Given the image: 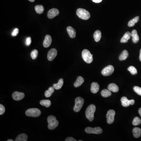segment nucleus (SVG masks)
I'll return each mask as SVG.
<instances>
[{
    "label": "nucleus",
    "mask_w": 141,
    "mask_h": 141,
    "mask_svg": "<svg viewBox=\"0 0 141 141\" xmlns=\"http://www.w3.org/2000/svg\"><path fill=\"white\" fill-rule=\"evenodd\" d=\"M96 109V106L94 104H91L88 107L86 110V117L91 122L93 121L94 118V113Z\"/></svg>",
    "instance_id": "nucleus-1"
},
{
    "label": "nucleus",
    "mask_w": 141,
    "mask_h": 141,
    "mask_svg": "<svg viewBox=\"0 0 141 141\" xmlns=\"http://www.w3.org/2000/svg\"><path fill=\"white\" fill-rule=\"evenodd\" d=\"M77 15L79 18L84 20H87L90 18L89 11L82 8H78L77 11Z\"/></svg>",
    "instance_id": "nucleus-2"
},
{
    "label": "nucleus",
    "mask_w": 141,
    "mask_h": 141,
    "mask_svg": "<svg viewBox=\"0 0 141 141\" xmlns=\"http://www.w3.org/2000/svg\"><path fill=\"white\" fill-rule=\"evenodd\" d=\"M48 128L50 130L55 129L58 125V121L57 120L56 117L53 116L51 115L48 116Z\"/></svg>",
    "instance_id": "nucleus-3"
},
{
    "label": "nucleus",
    "mask_w": 141,
    "mask_h": 141,
    "mask_svg": "<svg viewBox=\"0 0 141 141\" xmlns=\"http://www.w3.org/2000/svg\"><path fill=\"white\" fill-rule=\"evenodd\" d=\"M83 60L87 64H90L93 61V55L87 49H84L81 53Z\"/></svg>",
    "instance_id": "nucleus-4"
},
{
    "label": "nucleus",
    "mask_w": 141,
    "mask_h": 141,
    "mask_svg": "<svg viewBox=\"0 0 141 141\" xmlns=\"http://www.w3.org/2000/svg\"><path fill=\"white\" fill-rule=\"evenodd\" d=\"M41 111L37 108H31L27 109L26 111L27 116L33 117H37L41 115Z\"/></svg>",
    "instance_id": "nucleus-5"
},
{
    "label": "nucleus",
    "mask_w": 141,
    "mask_h": 141,
    "mask_svg": "<svg viewBox=\"0 0 141 141\" xmlns=\"http://www.w3.org/2000/svg\"><path fill=\"white\" fill-rule=\"evenodd\" d=\"M84 103V100L80 97H78L75 99V106L73 110L75 112H78L81 109Z\"/></svg>",
    "instance_id": "nucleus-6"
},
{
    "label": "nucleus",
    "mask_w": 141,
    "mask_h": 141,
    "mask_svg": "<svg viewBox=\"0 0 141 141\" xmlns=\"http://www.w3.org/2000/svg\"><path fill=\"white\" fill-rule=\"evenodd\" d=\"M115 112L113 110H110L107 112L106 115L107 123L110 124L113 123L115 120Z\"/></svg>",
    "instance_id": "nucleus-7"
},
{
    "label": "nucleus",
    "mask_w": 141,
    "mask_h": 141,
    "mask_svg": "<svg viewBox=\"0 0 141 141\" xmlns=\"http://www.w3.org/2000/svg\"><path fill=\"white\" fill-rule=\"evenodd\" d=\"M85 131L88 134H100L102 132L103 130L100 127H97L94 128L88 127L85 129Z\"/></svg>",
    "instance_id": "nucleus-8"
},
{
    "label": "nucleus",
    "mask_w": 141,
    "mask_h": 141,
    "mask_svg": "<svg viewBox=\"0 0 141 141\" xmlns=\"http://www.w3.org/2000/svg\"><path fill=\"white\" fill-rule=\"evenodd\" d=\"M114 71V68L113 65H109L104 68L102 71V74L104 76L111 75Z\"/></svg>",
    "instance_id": "nucleus-9"
},
{
    "label": "nucleus",
    "mask_w": 141,
    "mask_h": 141,
    "mask_svg": "<svg viewBox=\"0 0 141 141\" xmlns=\"http://www.w3.org/2000/svg\"><path fill=\"white\" fill-rule=\"evenodd\" d=\"M57 55V51L55 49H52L49 51L48 53V60L49 61H53Z\"/></svg>",
    "instance_id": "nucleus-10"
},
{
    "label": "nucleus",
    "mask_w": 141,
    "mask_h": 141,
    "mask_svg": "<svg viewBox=\"0 0 141 141\" xmlns=\"http://www.w3.org/2000/svg\"><path fill=\"white\" fill-rule=\"evenodd\" d=\"M59 11L58 9L56 8H53L49 11L48 13V18L50 19H52L59 14Z\"/></svg>",
    "instance_id": "nucleus-11"
},
{
    "label": "nucleus",
    "mask_w": 141,
    "mask_h": 141,
    "mask_svg": "<svg viewBox=\"0 0 141 141\" xmlns=\"http://www.w3.org/2000/svg\"><path fill=\"white\" fill-rule=\"evenodd\" d=\"M24 96H25V94L24 93L17 92V91H16L12 94V98L13 99L16 101H19L23 99V98L24 97Z\"/></svg>",
    "instance_id": "nucleus-12"
},
{
    "label": "nucleus",
    "mask_w": 141,
    "mask_h": 141,
    "mask_svg": "<svg viewBox=\"0 0 141 141\" xmlns=\"http://www.w3.org/2000/svg\"><path fill=\"white\" fill-rule=\"evenodd\" d=\"M52 41V39L51 36L49 35H46L43 42V46L46 48L49 47L51 44Z\"/></svg>",
    "instance_id": "nucleus-13"
},
{
    "label": "nucleus",
    "mask_w": 141,
    "mask_h": 141,
    "mask_svg": "<svg viewBox=\"0 0 141 141\" xmlns=\"http://www.w3.org/2000/svg\"><path fill=\"white\" fill-rule=\"evenodd\" d=\"M131 36V33L130 32H127L124 34L122 38L120 40V42L122 43H125L128 42L129 40L130 39Z\"/></svg>",
    "instance_id": "nucleus-14"
},
{
    "label": "nucleus",
    "mask_w": 141,
    "mask_h": 141,
    "mask_svg": "<svg viewBox=\"0 0 141 141\" xmlns=\"http://www.w3.org/2000/svg\"><path fill=\"white\" fill-rule=\"evenodd\" d=\"M67 31L70 38L73 39L76 37V31L72 27H68L67 28Z\"/></svg>",
    "instance_id": "nucleus-15"
},
{
    "label": "nucleus",
    "mask_w": 141,
    "mask_h": 141,
    "mask_svg": "<svg viewBox=\"0 0 141 141\" xmlns=\"http://www.w3.org/2000/svg\"><path fill=\"white\" fill-rule=\"evenodd\" d=\"M131 36L132 37V42L135 44L138 43L139 40V37L137 31L135 29L132 30L131 32Z\"/></svg>",
    "instance_id": "nucleus-16"
},
{
    "label": "nucleus",
    "mask_w": 141,
    "mask_h": 141,
    "mask_svg": "<svg viewBox=\"0 0 141 141\" xmlns=\"http://www.w3.org/2000/svg\"><path fill=\"white\" fill-rule=\"evenodd\" d=\"M100 86L97 82H93L91 85V91L93 93H97L99 90Z\"/></svg>",
    "instance_id": "nucleus-17"
},
{
    "label": "nucleus",
    "mask_w": 141,
    "mask_h": 141,
    "mask_svg": "<svg viewBox=\"0 0 141 141\" xmlns=\"http://www.w3.org/2000/svg\"><path fill=\"white\" fill-rule=\"evenodd\" d=\"M108 89L110 91L114 92V93H117L119 91L118 87L116 84L114 83L110 84L108 86Z\"/></svg>",
    "instance_id": "nucleus-18"
},
{
    "label": "nucleus",
    "mask_w": 141,
    "mask_h": 141,
    "mask_svg": "<svg viewBox=\"0 0 141 141\" xmlns=\"http://www.w3.org/2000/svg\"><path fill=\"white\" fill-rule=\"evenodd\" d=\"M84 81V78L81 76H79L74 84V86L75 87H79L83 84Z\"/></svg>",
    "instance_id": "nucleus-19"
},
{
    "label": "nucleus",
    "mask_w": 141,
    "mask_h": 141,
    "mask_svg": "<svg viewBox=\"0 0 141 141\" xmlns=\"http://www.w3.org/2000/svg\"><path fill=\"white\" fill-rule=\"evenodd\" d=\"M95 42H99L102 37V33L100 30H97L94 32L93 35Z\"/></svg>",
    "instance_id": "nucleus-20"
},
{
    "label": "nucleus",
    "mask_w": 141,
    "mask_h": 141,
    "mask_svg": "<svg viewBox=\"0 0 141 141\" xmlns=\"http://www.w3.org/2000/svg\"><path fill=\"white\" fill-rule=\"evenodd\" d=\"M121 102L123 106L128 107L130 105V100H129L126 97H123L121 99Z\"/></svg>",
    "instance_id": "nucleus-21"
},
{
    "label": "nucleus",
    "mask_w": 141,
    "mask_h": 141,
    "mask_svg": "<svg viewBox=\"0 0 141 141\" xmlns=\"http://www.w3.org/2000/svg\"><path fill=\"white\" fill-rule=\"evenodd\" d=\"M63 84H64V80L62 78H61L58 81V83L54 84L53 86L55 90H58L62 87Z\"/></svg>",
    "instance_id": "nucleus-22"
},
{
    "label": "nucleus",
    "mask_w": 141,
    "mask_h": 141,
    "mask_svg": "<svg viewBox=\"0 0 141 141\" xmlns=\"http://www.w3.org/2000/svg\"><path fill=\"white\" fill-rule=\"evenodd\" d=\"M133 135L136 138H138L141 135V129L138 128H135L133 129Z\"/></svg>",
    "instance_id": "nucleus-23"
},
{
    "label": "nucleus",
    "mask_w": 141,
    "mask_h": 141,
    "mask_svg": "<svg viewBox=\"0 0 141 141\" xmlns=\"http://www.w3.org/2000/svg\"><path fill=\"white\" fill-rule=\"evenodd\" d=\"M128 56L129 53L128 51L126 50H124L120 56L119 59L121 61H124L128 58Z\"/></svg>",
    "instance_id": "nucleus-24"
},
{
    "label": "nucleus",
    "mask_w": 141,
    "mask_h": 141,
    "mask_svg": "<svg viewBox=\"0 0 141 141\" xmlns=\"http://www.w3.org/2000/svg\"><path fill=\"white\" fill-rule=\"evenodd\" d=\"M35 10L36 12L39 14H41L42 13L44 10V8L43 6L41 5H36L35 6Z\"/></svg>",
    "instance_id": "nucleus-25"
},
{
    "label": "nucleus",
    "mask_w": 141,
    "mask_h": 141,
    "mask_svg": "<svg viewBox=\"0 0 141 141\" xmlns=\"http://www.w3.org/2000/svg\"><path fill=\"white\" fill-rule=\"evenodd\" d=\"M55 88L53 87H50L48 89V90L46 91L45 92V95L46 97L47 98H49L51 96L52 94L54 93L55 91Z\"/></svg>",
    "instance_id": "nucleus-26"
},
{
    "label": "nucleus",
    "mask_w": 141,
    "mask_h": 141,
    "mask_svg": "<svg viewBox=\"0 0 141 141\" xmlns=\"http://www.w3.org/2000/svg\"><path fill=\"white\" fill-rule=\"evenodd\" d=\"M27 136L25 134H22L17 136L16 139V141H27Z\"/></svg>",
    "instance_id": "nucleus-27"
},
{
    "label": "nucleus",
    "mask_w": 141,
    "mask_h": 141,
    "mask_svg": "<svg viewBox=\"0 0 141 141\" xmlns=\"http://www.w3.org/2000/svg\"><path fill=\"white\" fill-rule=\"evenodd\" d=\"M139 20V17L137 16L130 20L128 24V26L129 27L134 26L136 23H138Z\"/></svg>",
    "instance_id": "nucleus-28"
},
{
    "label": "nucleus",
    "mask_w": 141,
    "mask_h": 141,
    "mask_svg": "<svg viewBox=\"0 0 141 141\" xmlns=\"http://www.w3.org/2000/svg\"><path fill=\"white\" fill-rule=\"evenodd\" d=\"M40 105L46 107H49L51 105V101L48 100H41V101H40Z\"/></svg>",
    "instance_id": "nucleus-29"
},
{
    "label": "nucleus",
    "mask_w": 141,
    "mask_h": 141,
    "mask_svg": "<svg viewBox=\"0 0 141 141\" xmlns=\"http://www.w3.org/2000/svg\"><path fill=\"white\" fill-rule=\"evenodd\" d=\"M101 95L103 97H108L111 96V93L109 90H104L101 92Z\"/></svg>",
    "instance_id": "nucleus-30"
},
{
    "label": "nucleus",
    "mask_w": 141,
    "mask_h": 141,
    "mask_svg": "<svg viewBox=\"0 0 141 141\" xmlns=\"http://www.w3.org/2000/svg\"><path fill=\"white\" fill-rule=\"evenodd\" d=\"M128 70L130 72L132 75H135L137 74V70L136 69L134 66H130L128 68Z\"/></svg>",
    "instance_id": "nucleus-31"
},
{
    "label": "nucleus",
    "mask_w": 141,
    "mask_h": 141,
    "mask_svg": "<svg viewBox=\"0 0 141 141\" xmlns=\"http://www.w3.org/2000/svg\"><path fill=\"white\" fill-rule=\"evenodd\" d=\"M141 123V120L138 117H136L134 119L133 122H132V124L135 126L138 125Z\"/></svg>",
    "instance_id": "nucleus-32"
},
{
    "label": "nucleus",
    "mask_w": 141,
    "mask_h": 141,
    "mask_svg": "<svg viewBox=\"0 0 141 141\" xmlns=\"http://www.w3.org/2000/svg\"><path fill=\"white\" fill-rule=\"evenodd\" d=\"M38 55V51L36 49L33 50L32 51L31 53V56L32 57V58L33 60L36 59Z\"/></svg>",
    "instance_id": "nucleus-33"
},
{
    "label": "nucleus",
    "mask_w": 141,
    "mask_h": 141,
    "mask_svg": "<svg viewBox=\"0 0 141 141\" xmlns=\"http://www.w3.org/2000/svg\"><path fill=\"white\" fill-rule=\"evenodd\" d=\"M134 91L139 96H141V88L138 86H135L133 88Z\"/></svg>",
    "instance_id": "nucleus-34"
},
{
    "label": "nucleus",
    "mask_w": 141,
    "mask_h": 141,
    "mask_svg": "<svg viewBox=\"0 0 141 141\" xmlns=\"http://www.w3.org/2000/svg\"><path fill=\"white\" fill-rule=\"evenodd\" d=\"M5 111V107L2 104H0V115H3Z\"/></svg>",
    "instance_id": "nucleus-35"
},
{
    "label": "nucleus",
    "mask_w": 141,
    "mask_h": 141,
    "mask_svg": "<svg viewBox=\"0 0 141 141\" xmlns=\"http://www.w3.org/2000/svg\"><path fill=\"white\" fill-rule=\"evenodd\" d=\"M19 32V29H18V28H16V29H14V30L13 31V32L12 33V34H11V35H12V36H16L18 35Z\"/></svg>",
    "instance_id": "nucleus-36"
},
{
    "label": "nucleus",
    "mask_w": 141,
    "mask_h": 141,
    "mask_svg": "<svg viewBox=\"0 0 141 141\" xmlns=\"http://www.w3.org/2000/svg\"><path fill=\"white\" fill-rule=\"evenodd\" d=\"M32 42V39L30 37H27L26 40V44L27 46H29Z\"/></svg>",
    "instance_id": "nucleus-37"
},
{
    "label": "nucleus",
    "mask_w": 141,
    "mask_h": 141,
    "mask_svg": "<svg viewBox=\"0 0 141 141\" xmlns=\"http://www.w3.org/2000/svg\"><path fill=\"white\" fill-rule=\"evenodd\" d=\"M65 141H76L77 140L72 137H68L65 139Z\"/></svg>",
    "instance_id": "nucleus-38"
},
{
    "label": "nucleus",
    "mask_w": 141,
    "mask_h": 141,
    "mask_svg": "<svg viewBox=\"0 0 141 141\" xmlns=\"http://www.w3.org/2000/svg\"><path fill=\"white\" fill-rule=\"evenodd\" d=\"M102 0H92V1L93 2H94L95 3H100V2H102Z\"/></svg>",
    "instance_id": "nucleus-39"
},
{
    "label": "nucleus",
    "mask_w": 141,
    "mask_h": 141,
    "mask_svg": "<svg viewBox=\"0 0 141 141\" xmlns=\"http://www.w3.org/2000/svg\"><path fill=\"white\" fill-rule=\"evenodd\" d=\"M135 103V101L134 100H130V105H133Z\"/></svg>",
    "instance_id": "nucleus-40"
},
{
    "label": "nucleus",
    "mask_w": 141,
    "mask_h": 141,
    "mask_svg": "<svg viewBox=\"0 0 141 141\" xmlns=\"http://www.w3.org/2000/svg\"><path fill=\"white\" fill-rule=\"evenodd\" d=\"M138 113L141 117V108H139V109Z\"/></svg>",
    "instance_id": "nucleus-41"
},
{
    "label": "nucleus",
    "mask_w": 141,
    "mask_h": 141,
    "mask_svg": "<svg viewBox=\"0 0 141 141\" xmlns=\"http://www.w3.org/2000/svg\"><path fill=\"white\" fill-rule=\"evenodd\" d=\"M139 59L140 61L141 62V49L140 51V55H139Z\"/></svg>",
    "instance_id": "nucleus-42"
},
{
    "label": "nucleus",
    "mask_w": 141,
    "mask_h": 141,
    "mask_svg": "<svg viewBox=\"0 0 141 141\" xmlns=\"http://www.w3.org/2000/svg\"><path fill=\"white\" fill-rule=\"evenodd\" d=\"M28 1L31 2H34L35 1V0H28Z\"/></svg>",
    "instance_id": "nucleus-43"
},
{
    "label": "nucleus",
    "mask_w": 141,
    "mask_h": 141,
    "mask_svg": "<svg viewBox=\"0 0 141 141\" xmlns=\"http://www.w3.org/2000/svg\"><path fill=\"white\" fill-rule=\"evenodd\" d=\"M8 141H13V140H12V139H8V140H7Z\"/></svg>",
    "instance_id": "nucleus-44"
},
{
    "label": "nucleus",
    "mask_w": 141,
    "mask_h": 141,
    "mask_svg": "<svg viewBox=\"0 0 141 141\" xmlns=\"http://www.w3.org/2000/svg\"><path fill=\"white\" fill-rule=\"evenodd\" d=\"M82 140H79V141H81Z\"/></svg>",
    "instance_id": "nucleus-45"
}]
</instances>
